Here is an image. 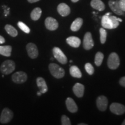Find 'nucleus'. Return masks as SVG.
<instances>
[{
  "label": "nucleus",
  "instance_id": "nucleus-1",
  "mask_svg": "<svg viewBox=\"0 0 125 125\" xmlns=\"http://www.w3.org/2000/svg\"><path fill=\"white\" fill-rule=\"evenodd\" d=\"M49 70L52 75L54 78L60 79L64 77L65 71L63 68L55 63H51L49 65Z\"/></svg>",
  "mask_w": 125,
  "mask_h": 125
},
{
  "label": "nucleus",
  "instance_id": "nucleus-2",
  "mask_svg": "<svg viewBox=\"0 0 125 125\" xmlns=\"http://www.w3.org/2000/svg\"><path fill=\"white\" fill-rule=\"evenodd\" d=\"M15 70V63L11 60H7L4 62L0 67V71L4 75L11 74Z\"/></svg>",
  "mask_w": 125,
  "mask_h": 125
},
{
  "label": "nucleus",
  "instance_id": "nucleus-3",
  "mask_svg": "<svg viewBox=\"0 0 125 125\" xmlns=\"http://www.w3.org/2000/svg\"><path fill=\"white\" fill-rule=\"evenodd\" d=\"M120 64V59L119 56L115 52L109 54L107 61V65L109 69L116 70Z\"/></svg>",
  "mask_w": 125,
  "mask_h": 125
},
{
  "label": "nucleus",
  "instance_id": "nucleus-4",
  "mask_svg": "<svg viewBox=\"0 0 125 125\" xmlns=\"http://www.w3.org/2000/svg\"><path fill=\"white\" fill-rule=\"evenodd\" d=\"M13 117V112L8 108H5L1 112V116H0V122L2 124H6L10 122Z\"/></svg>",
  "mask_w": 125,
  "mask_h": 125
},
{
  "label": "nucleus",
  "instance_id": "nucleus-5",
  "mask_svg": "<svg viewBox=\"0 0 125 125\" xmlns=\"http://www.w3.org/2000/svg\"><path fill=\"white\" fill-rule=\"evenodd\" d=\"M53 54L56 60L62 64H65L67 62V58L62 50L58 47H54L52 50Z\"/></svg>",
  "mask_w": 125,
  "mask_h": 125
},
{
  "label": "nucleus",
  "instance_id": "nucleus-6",
  "mask_svg": "<svg viewBox=\"0 0 125 125\" xmlns=\"http://www.w3.org/2000/svg\"><path fill=\"white\" fill-rule=\"evenodd\" d=\"M27 75L23 71H18L12 76V80L14 83L18 84L23 83L27 81Z\"/></svg>",
  "mask_w": 125,
  "mask_h": 125
},
{
  "label": "nucleus",
  "instance_id": "nucleus-7",
  "mask_svg": "<svg viewBox=\"0 0 125 125\" xmlns=\"http://www.w3.org/2000/svg\"><path fill=\"white\" fill-rule=\"evenodd\" d=\"M111 112L116 115H122L125 112V106L118 103H114L109 107Z\"/></svg>",
  "mask_w": 125,
  "mask_h": 125
},
{
  "label": "nucleus",
  "instance_id": "nucleus-8",
  "mask_svg": "<svg viewBox=\"0 0 125 125\" xmlns=\"http://www.w3.org/2000/svg\"><path fill=\"white\" fill-rule=\"evenodd\" d=\"M28 55L31 59H36L38 56V50L37 46L33 43H29L26 45Z\"/></svg>",
  "mask_w": 125,
  "mask_h": 125
},
{
  "label": "nucleus",
  "instance_id": "nucleus-9",
  "mask_svg": "<svg viewBox=\"0 0 125 125\" xmlns=\"http://www.w3.org/2000/svg\"><path fill=\"white\" fill-rule=\"evenodd\" d=\"M94 41L92 38V34L90 32H87L83 38V46L85 50H90L94 46Z\"/></svg>",
  "mask_w": 125,
  "mask_h": 125
},
{
  "label": "nucleus",
  "instance_id": "nucleus-10",
  "mask_svg": "<svg viewBox=\"0 0 125 125\" xmlns=\"http://www.w3.org/2000/svg\"><path fill=\"white\" fill-rule=\"evenodd\" d=\"M108 103V101L105 96H98L96 100L97 107L100 111H105L107 108Z\"/></svg>",
  "mask_w": 125,
  "mask_h": 125
},
{
  "label": "nucleus",
  "instance_id": "nucleus-11",
  "mask_svg": "<svg viewBox=\"0 0 125 125\" xmlns=\"http://www.w3.org/2000/svg\"><path fill=\"white\" fill-rule=\"evenodd\" d=\"M45 27L50 31H54L59 27V23L55 19L48 17L45 21Z\"/></svg>",
  "mask_w": 125,
  "mask_h": 125
},
{
  "label": "nucleus",
  "instance_id": "nucleus-12",
  "mask_svg": "<svg viewBox=\"0 0 125 125\" xmlns=\"http://www.w3.org/2000/svg\"><path fill=\"white\" fill-rule=\"evenodd\" d=\"M109 7L112 10L114 13L118 15H125V12H123L121 9L119 5V0H109L108 2Z\"/></svg>",
  "mask_w": 125,
  "mask_h": 125
},
{
  "label": "nucleus",
  "instance_id": "nucleus-13",
  "mask_svg": "<svg viewBox=\"0 0 125 125\" xmlns=\"http://www.w3.org/2000/svg\"><path fill=\"white\" fill-rule=\"evenodd\" d=\"M57 10L58 13L62 17L67 16L70 15L71 12V9L69 6L67 5L65 3H61L57 6Z\"/></svg>",
  "mask_w": 125,
  "mask_h": 125
},
{
  "label": "nucleus",
  "instance_id": "nucleus-14",
  "mask_svg": "<svg viewBox=\"0 0 125 125\" xmlns=\"http://www.w3.org/2000/svg\"><path fill=\"white\" fill-rule=\"evenodd\" d=\"M84 92H85V86L82 84L80 83H76L75 84L73 87V92L77 97H82L84 94Z\"/></svg>",
  "mask_w": 125,
  "mask_h": 125
},
{
  "label": "nucleus",
  "instance_id": "nucleus-15",
  "mask_svg": "<svg viewBox=\"0 0 125 125\" xmlns=\"http://www.w3.org/2000/svg\"><path fill=\"white\" fill-rule=\"evenodd\" d=\"M67 109L71 113H75L78 111V106L76 105L75 102L71 97H68L65 101Z\"/></svg>",
  "mask_w": 125,
  "mask_h": 125
},
{
  "label": "nucleus",
  "instance_id": "nucleus-16",
  "mask_svg": "<svg viewBox=\"0 0 125 125\" xmlns=\"http://www.w3.org/2000/svg\"><path fill=\"white\" fill-rule=\"evenodd\" d=\"M37 85L38 86L40 92L42 94L48 92V87L46 85L45 79L42 77H38L37 79Z\"/></svg>",
  "mask_w": 125,
  "mask_h": 125
},
{
  "label": "nucleus",
  "instance_id": "nucleus-17",
  "mask_svg": "<svg viewBox=\"0 0 125 125\" xmlns=\"http://www.w3.org/2000/svg\"><path fill=\"white\" fill-rule=\"evenodd\" d=\"M90 5L93 8L98 11H103L105 8V4L101 0H92Z\"/></svg>",
  "mask_w": 125,
  "mask_h": 125
},
{
  "label": "nucleus",
  "instance_id": "nucleus-18",
  "mask_svg": "<svg viewBox=\"0 0 125 125\" xmlns=\"http://www.w3.org/2000/svg\"><path fill=\"white\" fill-rule=\"evenodd\" d=\"M66 42L70 46L73 48H78L80 46L81 41L79 38L76 37H70L66 39Z\"/></svg>",
  "mask_w": 125,
  "mask_h": 125
},
{
  "label": "nucleus",
  "instance_id": "nucleus-19",
  "mask_svg": "<svg viewBox=\"0 0 125 125\" xmlns=\"http://www.w3.org/2000/svg\"><path fill=\"white\" fill-rule=\"evenodd\" d=\"M101 25L104 29H112V23L109 16L105 15L103 16L102 19H101Z\"/></svg>",
  "mask_w": 125,
  "mask_h": 125
},
{
  "label": "nucleus",
  "instance_id": "nucleus-20",
  "mask_svg": "<svg viewBox=\"0 0 125 125\" xmlns=\"http://www.w3.org/2000/svg\"><path fill=\"white\" fill-rule=\"evenodd\" d=\"M83 24V19L82 18H78L73 21L71 25V30L73 31H77L81 29Z\"/></svg>",
  "mask_w": 125,
  "mask_h": 125
},
{
  "label": "nucleus",
  "instance_id": "nucleus-21",
  "mask_svg": "<svg viewBox=\"0 0 125 125\" xmlns=\"http://www.w3.org/2000/svg\"><path fill=\"white\" fill-rule=\"evenodd\" d=\"M12 48L10 45H5V46H0V54L9 57L11 56Z\"/></svg>",
  "mask_w": 125,
  "mask_h": 125
},
{
  "label": "nucleus",
  "instance_id": "nucleus-22",
  "mask_svg": "<svg viewBox=\"0 0 125 125\" xmlns=\"http://www.w3.org/2000/svg\"><path fill=\"white\" fill-rule=\"evenodd\" d=\"M70 74L73 77L81 78L82 77V73L79 68L76 65H73L70 68Z\"/></svg>",
  "mask_w": 125,
  "mask_h": 125
},
{
  "label": "nucleus",
  "instance_id": "nucleus-23",
  "mask_svg": "<svg viewBox=\"0 0 125 125\" xmlns=\"http://www.w3.org/2000/svg\"><path fill=\"white\" fill-rule=\"evenodd\" d=\"M42 14V10L40 8H35L33 10H32V12H31L30 16L31 19L34 21L36 20H38L39 19L41 18V16Z\"/></svg>",
  "mask_w": 125,
  "mask_h": 125
},
{
  "label": "nucleus",
  "instance_id": "nucleus-24",
  "mask_svg": "<svg viewBox=\"0 0 125 125\" xmlns=\"http://www.w3.org/2000/svg\"><path fill=\"white\" fill-rule=\"evenodd\" d=\"M5 30L7 31V33L11 36V37H16L18 34V31L12 25L7 24L5 26Z\"/></svg>",
  "mask_w": 125,
  "mask_h": 125
},
{
  "label": "nucleus",
  "instance_id": "nucleus-25",
  "mask_svg": "<svg viewBox=\"0 0 125 125\" xmlns=\"http://www.w3.org/2000/svg\"><path fill=\"white\" fill-rule=\"evenodd\" d=\"M103 59H104V54L101 52H98L95 55L94 59V63L96 65V66H100L102 64Z\"/></svg>",
  "mask_w": 125,
  "mask_h": 125
},
{
  "label": "nucleus",
  "instance_id": "nucleus-26",
  "mask_svg": "<svg viewBox=\"0 0 125 125\" xmlns=\"http://www.w3.org/2000/svg\"><path fill=\"white\" fill-rule=\"evenodd\" d=\"M100 42L102 44H104L107 40V31L104 28H101L100 29Z\"/></svg>",
  "mask_w": 125,
  "mask_h": 125
},
{
  "label": "nucleus",
  "instance_id": "nucleus-27",
  "mask_svg": "<svg viewBox=\"0 0 125 125\" xmlns=\"http://www.w3.org/2000/svg\"><path fill=\"white\" fill-rule=\"evenodd\" d=\"M18 26L23 32H25V33L29 34L30 33V28L28 27L26 24H24V23L22 22V21H19L18 23Z\"/></svg>",
  "mask_w": 125,
  "mask_h": 125
},
{
  "label": "nucleus",
  "instance_id": "nucleus-28",
  "mask_svg": "<svg viewBox=\"0 0 125 125\" xmlns=\"http://www.w3.org/2000/svg\"><path fill=\"white\" fill-rule=\"evenodd\" d=\"M85 68L87 73V74L90 75L93 74L94 72V68L93 65L90 63H89V62H87L86 64L85 65Z\"/></svg>",
  "mask_w": 125,
  "mask_h": 125
},
{
  "label": "nucleus",
  "instance_id": "nucleus-29",
  "mask_svg": "<svg viewBox=\"0 0 125 125\" xmlns=\"http://www.w3.org/2000/svg\"><path fill=\"white\" fill-rule=\"evenodd\" d=\"M109 17L112 23V29H116L119 25V21H118V19H117V18L115 16H109Z\"/></svg>",
  "mask_w": 125,
  "mask_h": 125
},
{
  "label": "nucleus",
  "instance_id": "nucleus-30",
  "mask_svg": "<svg viewBox=\"0 0 125 125\" xmlns=\"http://www.w3.org/2000/svg\"><path fill=\"white\" fill-rule=\"evenodd\" d=\"M61 121H62V125H71V123L70 121L69 118L66 115H63L61 118Z\"/></svg>",
  "mask_w": 125,
  "mask_h": 125
},
{
  "label": "nucleus",
  "instance_id": "nucleus-31",
  "mask_svg": "<svg viewBox=\"0 0 125 125\" xmlns=\"http://www.w3.org/2000/svg\"><path fill=\"white\" fill-rule=\"evenodd\" d=\"M119 5L122 10L125 12V0H119Z\"/></svg>",
  "mask_w": 125,
  "mask_h": 125
},
{
  "label": "nucleus",
  "instance_id": "nucleus-32",
  "mask_svg": "<svg viewBox=\"0 0 125 125\" xmlns=\"http://www.w3.org/2000/svg\"><path fill=\"white\" fill-rule=\"evenodd\" d=\"M119 84L122 86L125 87V76H123L119 80Z\"/></svg>",
  "mask_w": 125,
  "mask_h": 125
},
{
  "label": "nucleus",
  "instance_id": "nucleus-33",
  "mask_svg": "<svg viewBox=\"0 0 125 125\" xmlns=\"http://www.w3.org/2000/svg\"><path fill=\"white\" fill-rule=\"evenodd\" d=\"M5 42V40L2 36L0 35V44H2V43H4Z\"/></svg>",
  "mask_w": 125,
  "mask_h": 125
},
{
  "label": "nucleus",
  "instance_id": "nucleus-34",
  "mask_svg": "<svg viewBox=\"0 0 125 125\" xmlns=\"http://www.w3.org/2000/svg\"><path fill=\"white\" fill-rule=\"evenodd\" d=\"M28 2L30 3H34L36 2H38V1H40V0H27Z\"/></svg>",
  "mask_w": 125,
  "mask_h": 125
},
{
  "label": "nucleus",
  "instance_id": "nucleus-35",
  "mask_svg": "<svg viewBox=\"0 0 125 125\" xmlns=\"http://www.w3.org/2000/svg\"><path fill=\"white\" fill-rule=\"evenodd\" d=\"M42 94V93H41V92H40V91H39V92H37V95H38V96H41V95Z\"/></svg>",
  "mask_w": 125,
  "mask_h": 125
},
{
  "label": "nucleus",
  "instance_id": "nucleus-36",
  "mask_svg": "<svg viewBox=\"0 0 125 125\" xmlns=\"http://www.w3.org/2000/svg\"><path fill=\"white\" fill-rule=\"evenodd\" d=\"M78 1H79V0H71V1L73 2H77Z\"/></svg>",
  "mask_w": 125,
  "mask_h": 125
},
{
  "label": "nucleus",
  "instance_id": "nucleus-37",
  "mask_svg": "<svg viewBox=\"0 0 125 125\" xmlns=\"http://www.w3.org/2000/svg\"><path fill=\"white\" fill-rule=\"evenodd\" d=\"M117 19H118V20L119 21H120V22H122V20L121 19H120V18H117Z\"/></svg>",
  "mask_w": 125,
  "mask_h": 125
},
{
  "label": "nucleus",
  "instance_id": "nucleus-38",
  "mask_svg": "<svg viewBox=\"0 0 125 125\" xmlns=\"http://www.w3.org/2000/svg\"><path fill=\"white\" fill-rule=\"evenodd\" d=\"M87 124H85V123H79L78 125H86Z\"/></svg>",
  "mask_w": 125,
  "mask_h": 125
},
{
  "label": "nucleus",
  "instance_id": "nucleus-39",
  "mask_svg": "<svg viewBox=\"0 0 125 125\" xmlns=\"http://www.w3.org/2000/svg\"><path fill=\"white\" fill-rule=\"evenodd\" d=\"M122 125H125V119L124 120V121H123L122 123Z\"/></svg>",
  "mask_w": 125,
  "mask_h": 125
},
{
  "label": "nucleus",
  "instance_id": "nucleus-40",
  "mask_svg": "<svg viewBox=\"0 0 125 125\" xmlns=\"http://www.w3.org/2000/svg\"><path fill=\"white\" fill-rule=\"evenodd\" d=\"M110 15H111V13H107L105 14V15H107V16H109Z\"/></svg>",
  "mask_w": 125,
  "mask_h": 125
},
{
  "label": "nucleus",
  "instance_id": "nucleus-41",
  "mask_svg": "<svg viewBox=\"0 0 125 125\" xmlns=\"http://www.w3.org/2000/svg\"><path fill=\"white\" fill-rule=\"evenodd\" d=\"M73 62V60H70V62Z\"/></svg>",
  "mask_w": 125,
  "mask_h": 125
}]
</instances>
